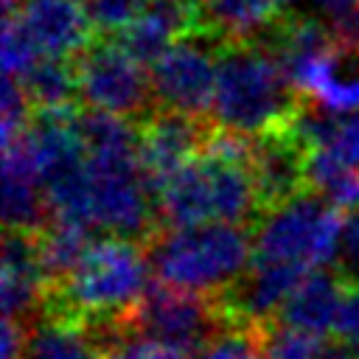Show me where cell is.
<instances>
[{"label": "cell", "instance_id": "cell-30", "mask_svg": "<svg viewBox=\"0 0 359 359\" xmlns=\"http://www.w3.org/2000/svg\"><path fill=\"white\" fill-rule=\"evenodd\" d=\"M317 11H323V14H328L331 20H337V17H342L345 11H351L359 0H309Z\"/></svg>", "mask_w": 359, "mask_h": 359}, {"label": "cell", "instance_id": "cell-31", "mask_svg": "<svg viewBox=\"0 0 359 359\" xmlns=\"http://www.w3.org/2000/svg\"><path fill=\"white\" fill-rule=\"evenodd\" d=\"M180 3H182V6H188V8H194V11H199L208 0H180Z\"/></svg>", "mask_w": 359, "mask_h": 359}, {"label": "cell", "instance_id": "cell-16", "mask_svg": "<svg viewBox=\"0 0 359 359\" xmlns=\"http://www.w3.org/2000/svg\"><path fill=\"white\" fill-rule=\"evenodd\" d=\"M283 11L278 0H208L199 8V28L219 45L258 42L278 28Z\"/></svg>", "mask_w": 359, "mask_h": 359}, {"label": "cell", "instance_id": "cell-22", "mask_svg": "<svg viewBox=\"0 0 359 359\" xmlns=\"http://www.w3.org/2000/svg\"><path fill=\"white\" fill-rule=\"evenodd\" d=\"M199 359H264V353H261V337L252 328L224 325L202 348Z\"/></svg>", "mask_w": 359, "mask_h": 359}, {"label": "cell", "instance_id": "cell-20", "mask_svg": "<svg viewBox=\"0 0 359 359\" xmlns=\"http://www.w3.org/2000/svg\"><path fill=\"white\" fill-rule=\"evenodd\" d=\"M17 84L36 112L67 109L73 95H79L76 67L62 59H39Z\"/></svg>", "mask_w": 359, "mask_h": 359}, {"label": "cell", "instance_id": "cell-27", "mask_svg": "<svg viewBox=\"0 0 359 359\" xmlns=\"http://www.w3.org/2000/svg\"><path fill=\"white\" fill-rule=\"evenodd\" d=\"M337 334H339V342L348 345L359 356V286H351V294L345 300V309H342Z\"/></svg>", "mask_w": 359, "mask_h": 359}, {"label": "cell", "instance_id": "cell-18", "mask_svg": "<svg viewBox=\"0 0 359 359\" xmlns=\"http://www.w3.org/2000/svg\"><path fill=\"white\" fill-rule=\"evenodd\" d=\"M36 236V247H39V258L45 266V275L50 280V286L62 283L87 255V250L93 247V230H87L84 224L76 222H65V219H53L48 222Z\"/></svg>", "mask_w": 359, "mask_h": 359}, {"label": "cell", "instance_id": "cell-6", "mask_svg": "<svg viewBox=\"0 0 359 359\" xmlns=\"http://www.w3.org/2000/svg\"><path fill=\"white\" fill-rule=\"evenodd\" d=\"M79 98L93 112L118 118L140 115L151 104V79L140 59L121 42H95L76 62Z\"/></svg>", "mask_w": 359, "mask_h": 359}, {"label": "cell", "instance_id": "cell-25", "mask_svg": "<svg viewBox=\"0 0 359 359\" xmlns=\"http://www.w3.org/2000/svg\"><path fill=\"white\" fill-rule=\"evenodd\" d=\"M104 359H191V356L171 351L165 345H157V342L135 334L132 328H126L107 345Z\"/></svg>", "mask_w": 359, "mask_h": 359}, {"label": "cell", "instance_id": "cell-24", "mask_svg": "<svg viewBox=\"0 0 359 359\" xmlns=\"http://www.w3.org/2000/svg\"><path fill=\"white\" fill-rule=\"evenodd\" d=\"M149 0H84L93 28L98 31H126V25L146 8Z\"/></svg>", "mask_w": 359, "mask_h": 359}, {"label": "cell", "instance_id": "cell-14", "mask_svg": "<svg viewBox=\"0 0 359 359\" xmlns=\"http://www.w3.org/2000/svg\"><path fill=\"white\" fill-rule=\"evenodd\" d=\"M45 188L25 149V137L3 146V222L8 233H39L45 227Z\"/></svg>", "mask_w": 359, "mask_h": 359}, {"label": "cell", "instance_id": "cell-21", "mask_svg": "<svg viewBox=\"0 0 359 359\" xmlns=\"http://www.w3.org/2000/svg\"><path fill=\"white\" fill-rule=\"evenodd\" d=\"M264 359H359L348 345L328 337H311L286 325H266L258 331Z\"/></svg>", "mask_w": 359, "mask_h": 359}, {"label": "cell", "instance_id": "cell-15", "mask_svg": "<svg viewBox=\"0 0 359 359\" xmlns=\"http://www.w3.org/2000/svg\"><path fill=\"white\" fill-rule=\"evenodd\" d=\"M199 11L182 6L180 0H149L146 8L121 31V45L140 62L160 59L174 42L196 31Z\"/></svg>", "mask_w": 359, "mask_h": 359}, {"label": "cell", "instance_id": "cell-5", "mask_svg": "<svg viewBox=\"0 0 359 359\" xmlns=\"http://www.w3.org/2000/svg\"><path fill=\"white\" fill-rule=\"evenodd\" d=\"M339 210L311 191H300L258 216L252 247L258 261L292 266L297 272H317L339 261L342 241Z\"/></svg>", "mask_w": 359, "mask_h": 359}, {"label": "cell", "instance_id": "cell-4", "mask_svg": "<svg viewBox=\"0 0 359 359\" xmlns=\"http://www.w3.org/2000/svg\"><path fill=\"white\" fill-rule=\"evenodd\" d=\"M157 219L165 227H196L210 222L244 224L261 210L250 163L202 151L194 163L154 188Z\"/></svg>", "mask_w": 359, "mask_h": 359}, {"label": "cell", "instance_id": "cell-23", "mask_svg": "<svg viewBox=\"0 0 359 359\" xmlns=\"http://www.w3.org/2000/svg\"><path fill=\"white\" fill-rule=\"evenodd\" d=\"M36 62H39V56L31 48V42L22 36L17 22L6 17V22H3V76L11 81H20Z\"/></svg>", "mask_w": 359, "mask_h": 359}, {"label": "cell", "instance_id": "cell-19", "mask_svg": "<svg viewBox=\"0 0 359 359\" xmlns=\"http://www.w3.org/2000/svg\"><path fill=\"white\" fill-rule=\"evenodd\" d=\"M303 182L306 191L323 196L337 210H359V168L345 165L328 151L306 149L303 160Z\"/></svg>", "mask_w": 359, "mask_h": 359}, {"label": "cell", "instance_id": "cell-8", "mask_svg": "<svg viewBox=\"0 0 359 359\" xmlns=\"http://www.w3.org/2000/svg\"><path fill=\"white\" fill-rule=\"evenodd\" d=\"M219 48L199 36H182L160 59L151 62V95L160 109L202 118L213 107Z\"/></svg>", "mask_w": 359, "mask_h": 359}, {"label": "cell", "instance_id": "cell-17", "mask_svg": "<svg viewBox=\"0 0 359 359\" xmlns=\"http://www.w3.org/2000/svg\"><path fill=\"white\" fill-rule=\"evenodd\" d=\"M22 359H104V348L87 325L50 314L28 331Z\"/></svg>", "mask_w": 359, "mask_h": 359}, {"label": "cell", "instance_id": "cell-10", "mask_svg": "<svg viewBox=\"0 0 359 359\" xmlns=\"http://www.w3.org/2000/svg\"><path fill=\"white\" fill-rule=\"evenodd\" d=\"M205 140L208 137L202 135L199 118H188L168 109L149 112L137 129V157L151 188L194 163L202 154Z\"/></svg>", "mask_w": 359, "mask_h": 359}, {"label": "cell", "instance_id": "cell-26", "mask_svg": "<svg viewBox=\"0 0 359 359\" xmlns=\"http://www.w3.org/2000/svg\"><path fill=\"white\" fill-rule=\"evenodd\" d=\"M339 266L348 283L359 286V210H351L342 222V241H339Z\"/></svg>", "mask_w": 359, "mask_h": 359}, {"label": "cell", "instance_id": "cell-13", "mask_svg": "<svg viewBox=\"0 0 359 359\" xmlns=\"http://www.w3.org/2000/svg\"><path fill=\"white\" fill-rule=\"evenodd\" d=\"M303 160H306V149L297 143V137L289 129L255 137L252 157H250V174L255 180L261 210L306 191Z\"/></svg>", "mask_w": 359, "mask_h": 359}, {"label": "cell", "instance_id": "cell-28", "mask_svg": "<svg viewBox=\"0 0 359 359\" xmlns=\"http://www.w3.org/2000/svg\"><path fill=\"white\" fill-rule=\"evenodd\" d=\"M331 31H334V39L342 50L359 56V3L351 11H345L342 17H337Z\"/></svg>", "mask_w": 359, "mask_h": 359}, {"label": "cell", "instance_id": "cell-1", "mask_svg": "<svg viewBox=\"0 0 359 359\" xmlns=\"http://www.w3.org/2000/svg\"><path fill=\"white\" fill-rule=\"evenodd\" d=\"M300 104L280 62L261 42L222 45L210 115L224 132L264 137L289 129Z\"/></svg>", "mask_w": 359, "mask_h": 359}, {"label": "cell", "instance_id": "cell-29", "mask_svg": "<svg viewBox=\"0 0 359 359\" xmlns=\"http://www.w3.org/2000/svg\"><path fill=\"white\" fill-rule=\"evenodd\" d=\"M28 345V331L17 320L3 317V331H0V359H22Z\"/></svg>", "mask_w": 359, "mask_h": 359}, {"label": "cell", "instance_id": "cell-11", "mask_svg": "<svg viewBox=\"0 0 359 359\" xmlns=\"http://www.w3.org/2000/svg\"><path fill=\"white\" fill-rule=\"evenodd\" d=\"M50 280L45 275L36 236L34 233H8L3 244L0 266V300L3 317L22 323L36 314L50 297Z\"/></svg>", "mask_w": 359, "mask_h": 359}, {"label": "cell", "instance_id": "cell-7", "mask_svg": "<svg viewBox=\"0 0 359 359\" xmlns=\"http://www.w3.org/2000/svg\"><path fill=\"white\" fill-rule=\"evenodd\" d=\"M129 325L135 334L171 351H180L185 356H199L202 348L213 339V334L224 328L216 300L180 292L165 283L149 286Z\"/></svg>", "mask_w": 359, "mask_h": 359}, {"label": "cell", "instance_id": "cell-12", "mask_svg": "<svg viewBox=\"0 0 359 359\" xmlns=\"http://www.w3.org/2000/svg\"><path fill=\"white\" fill-rule=\"evenodd\" d=\"M348 294L351 289L342 272H328V269L309 272L283 303L278 314V325L311 337H328L339 325Z\"/></svg>", "mask_w": 359, "mask_h": 359}, {"label": "cell", "instance_id": "cell-2", "mask_svg": "<svg viewBox=\"0 0 359 359\" xmlns=\"http://www.w3.org/2000/svg\"><path fill=\"white\" fill-rule=\"evenodd\" d=\"M149 252L137 241L95 238L81 264L50 289V314L87 328L129 323L149 292Z\"/></svg>", "mask_w": 359, "mask_h": 359}, {"label": "cell", "instance_id": "cell-9", "mask_svg": "<svg viewBox=\"0 0 359 359\" xmlns=\"http://www.w3.org/2000/svg\"><path fill=\"white\" fill-rule=\"evenodd\" d=\"M39 59H73L90 48L93 22L84 0H22L8 17Z\"/></svg>", "mask_w": 359, "mask_h": 359}, {"label": "cell", "instance_id": "cell-3", "mask_svg": "<svg viewBox=\"0 0 359 359\" xmlns=\"http://www.w3.org/2000/svg\"><path fill=\"white\" fill-rule=\"evenodd\" d=\"M252 233L241 224L165 227L149 241V264L160 283L208 300L227 294L250 269Z\"/></svg>", "mask_w": 359, "mask_h": 359}]
</instances>
